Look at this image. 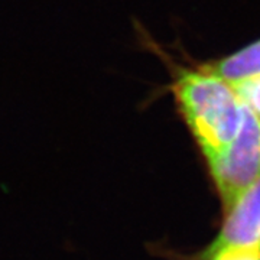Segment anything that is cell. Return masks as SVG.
<instances>
[{
  "label": "cell",
  "instance_id": "cell-1",
  "mask_svg": "<svg viewBox=\"0 0 260 260\" xmlns=\"http://www.w3.org/2000/svg\"><path fill=\"white\" fill-rule=\"evenodd\" d=\"M174 93L207 164H211L239 135L244 102L234 85L203 68L181 71Z\"/></svg>",
  "mask_w": 260,
  "mask_h": 260
},
{
  "label": "cell",
  "instance_id": "cell-2",
  "mask_svg": "<svg viewBox=\"0 0 260 260\" xmlns=\"http://www.w3.org/2000/svg\"><path fill=\"white\" fill-rule=\"evenodd\" d=\"M208 167L225 211L260 179V119L246 103L239 135Z\"/></svg>",
  "mask_w": 260,
  "mask_h": 260
},
{
  "label": "cell",
  "instance_id": "cell-3",
  "mask_svg": "<svg viewBox=\"0 0 260 260\" xmlns=\"http://www.w3.org/2000/svg\"><path fill=\"white\" fill-rule=\"evenodd\" d=\"M221 233L213 244L260 247V179L225 211Z\"/></svg>",
  "mask_w": 260,
  "mask_h": 260
},
{
  "label": "cell",
  "instance_id": "cell-4",
  "mask_svg": "<svg viewBox=\"0 0 260 260\" xmlns=\"http://www.w3.org/2000/svg\"><path fill=\"white\" fill-rule=\"evenodd\" d=\"M203 70L223 78L232 85L260 78V41L217 62L205 65Z\"/></svg>",
  "mask_w": 260,
  "mask_h": 260
},
{
  "label": "cell",
  "instance_id": "cell-5",
  "mask_svg": "<svg viewBox=\"0 0 260 260\" xmlns=\"http://www.w3.org/2000/svg\"><path fill=\"white\" fill-rule=\"evenodd\" d=\"M205 260H260L259 246L247 244H211Z\"/></svg>",
  "mask_w": 260,
  "mask_h": 260
},
{
  "label": "cell",
  "instance_id": "cell-6",
  "mask_svg": "<svg viewBox=\"0 0 260 260\" xmlns=\"http://www.w3.org/2000/svg\"><path fill=\"white\" fill-rule=\"evenodd\" d=\"M234 88L237 90L243 102L246 103L260 119V78L234 85Z\"/></svg>",
  "mask_w": 260,
  "mask_h": 260
}]
</instances>
